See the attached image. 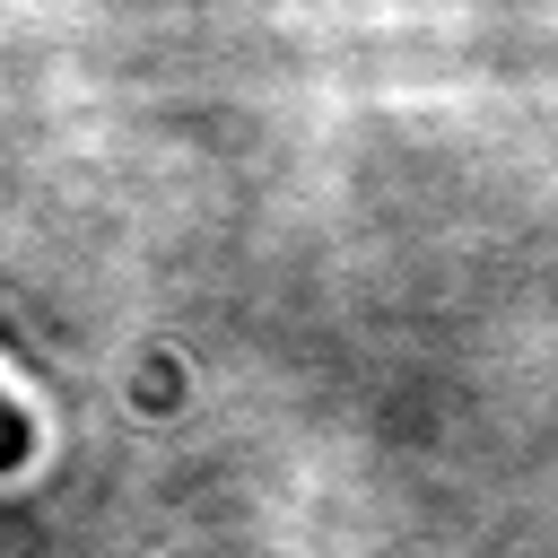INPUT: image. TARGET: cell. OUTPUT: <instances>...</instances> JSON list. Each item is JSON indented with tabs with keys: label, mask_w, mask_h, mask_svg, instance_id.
Masks as SVG:
<instances>
[{
	"label": "cell",
	"mask_w": 558,
	"mask_h": 558,
	"mask_svg": "<svg viewBox=\"0 0 558 558\" xmlns=\"http://www.w3.org/2000/svg\"><path fill=\"white\" fill-rule=\"evenodd\" d=\"M26 453H35V418H26V410L0 392V471H17Z\"/></svg>",
	"instance_id": "1"
}]
</instances>
